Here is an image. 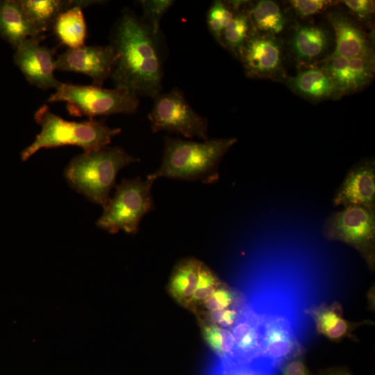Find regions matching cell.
<instances>
[{
  "label": "cell",
  "mask_w": 375,
  "mask_h": 375,
  "mask_svg": "<svg viewBox=\"0 0 375 375\" xmlns=\"http://www.w3.org/2000/svg\"><path fill=\"white\" fill-rule=\"evenodd\" d=\"M236 142L235 138L196 142L166 135L161 165L147 178L154 181L168 178L204 183L215 182L222 157Z\"/></svg>",
  "instance_id": "cell-2"
},
{
  "label": "cell",
  "mask_w": 375,
  "mask_h": 375,
  "mask_svg": "<svg viewBox=\"0 0 375 375\" xmlns=\"http://www.w3.org/2000/svg\"><path fill=\"white\" fill-rule=\"evenodd\" d=\"M342 2L351 12L360 18H367L374 10V1L369 0H345Z\"/></svg>",
  "instance_id": "cell-34"
},
{
  "label": "cell",
  "mask_w": 375,
  "mask_h": 375,
  "mask_svg": "<svg viewBox=\"0 0 375 375\" xmlns=\"http://www.w3.org/2000/svg\"><path fill=\"white\" fill-rule=\"evenodd\" d=\"M333 204L343 208L362 206L375 210V160H360L347 172L335 190Z\"/></svg>",
  "instance_id": "cell-13"
},
{
  "label": "cell",
  "mask_w": 375,
  "mask_h": 375,
  "mask_svg": "<svg viewBox=\"0 0 375 375\" xmlns=\"http://www.w3.org/2000/svg\"><path fill=\"white\" fill-rule=\"evenodd\" d=\"M202 262L188 258L174 267L168 283L172 297L182 306L188 308L194 292Z\"/></svg>",
  "instance_id": "cell-22"
},
{
  "label": "cell",
  "mask_w": 375,
  "mask_h": 375,
  "mask_svg": "<svg viewBox=\"0 0 375 375\" xmlns=\"http://www.w3.org/2000/svg\"><path fill=\"white\" fill-rule=\"evenodd\" d=\"M317 332L333 341L351 338L352 332L360 326L367 323L350 322L343 317V311L338 303L322 304L309 310Z\"/></svg>",
  "instance_id": "cell-18"
},
{
  "label": "cell",
  "mask_w": 375,
  "mask_h": 375,
  "mask_svg": "<svg viewBox=\"0 0 375 375\" xmlns=\"http://www.w3.org/2000/svg\"><path fill=\"white\" fill-rule=\"evenodd\" d=\"M326 375H351V374L343 370H334V371L328 372Z\"/></svg>",
  "instance_id": "cell-36"
},
{
  "label": "cell",
  "mask_w": 375,
  "mask_h": 375,
  "mask_svg": "<svg viewBox=\"0 0 375 375\" xmlns=\"http://www.w3.org/2000/svg\"><path fill=\"white\" fill-rule=\"evenodd\" d=\"M242 303L239 294L222 283L200 306L202 307V311H212L226 309Z\"/></svg>",
  "instance_id": "cell-31"
},
{
  "label": "cell",
  "mask_w": 375,
  "mask_h": 375,
  "mask_svg": "<svg viewBox=\"0 0 375 375\" xmlns=\"http://www.w3.org/2000/svg\"><path fill=\"white\" fill-rule=\"evenodd\" d=\"M203 338L218 359H229L233 350V338L230 329L199 319Z\"/></svg>",
  "instance_id": "cell-27"
},
{
  "label": "cell",
  "mask_w": 375,
  "mask_h": 375,
  "mask_svg": "<svg viewBox=\"0 0 375 375\" xmlns=\"http://www.w3.org/2000/svg\"><path fill=\"white\" fill-rule=\"evenodd\" d=\"M90 5L82 4L72 7L61 13L52 28L59 40L69 49L85 45L87 27L83 8Z\"/></svg>",
  "instance_id": "cell-23"
},
{
  "label": "cell",
  "mask_w": 375,
  "mask_h": 375,
  "mask_svg": "<svg viewBox=\"0 0 375 375\" xmlns=\"http://www.w3.org/2000/svg\"><path fill=\"white\" fill-rule=\"evenodd\" d=\"M132 11L117 20L110 45L116 58L110 75L115 88L154 98L162 91V67L157 38Z\"/></svg>",
  "instance_id": "cell-1"
},
{
  "label": "cell",
  "mask_w": 375,
  "mask_h": 375,
  "mask_svg": "<svg viewBox=\"0 0 375 375\" xmlns=\"http://www.w3.org/2000/svg\"><path fill=\"white\" fill-rule=\"evenodd\" d=\"M153 99V105L148 115L153 133L166 131L208 140V120L191 107L179 88L161 92Z\"/></svg>",
  "instance_id": "cell-9"
},
{
  "label": "cell",
  "mask_w": 375,
  "mask_h": 375,
  "mask_svg": "<svg viewBox=\"0 0 375 375\" xmlns=\"http://www.w3.org/2000/svg\"><path fill=\"white\" fill-rule=\"evenodd\" d=\"M288 82L294 92L311 101H318L341 96L331 78L321 68L311 67L301 71Z\"/></svg>",
  "instance_id": "cell-20"
},
{
  "label": "cell",
  "mask_w": 375,
  "mask_h": 375,
  "mask_svg": "<svg viewBox=\"0 0 375 375\" xmlns=\"http://www.w3.org/2000/svg\"><path fill=\"white\" fill-rule=\"evenodd\" d=\"M222 283L217 275L203 262L188 309L194 311L197 310Z\"/></svg>",
  "instance_id": "cell-29"
},
{
  "label": "cell",
  "mask_w": 375,
  "mask_h": 375,
  "mask_svg": "<svg viewBox=\"0 0 375 375\" xmlns=\"http://www.w3.org/2000/svg\"><path fill=\"white\" fill-rule=\"evenodd\" d=\"M330 37L326 29L317 25L298 26L291 38V49L300 62L316 60L326 51Z\"/></svg>",
  "instance_id": "cell-21"
},
{
  "label": "cell",
  "mask_w": 375,
  "mask_h": 375,
  "mask_svg": "<svg viewBox=\"0 0 375 375\" xmlns=\"http://www.w3.org/2000/svg\"><path fill=\"white\" fill-rule=\"evenodd\" d=\"M244 303L224 310L201 311L199 318L231 330L237 322Z\"/></svg>",
  "instance_id": "cell-32"
},
{
  "label": "cell",
  "mask_w": 375,
  "mask_h": 375,
  "mask_svg": "<svg viewBox=\"0 0 375 375\" xmlns=\"http://www.w3.org/2000/svg\"><path fill=\"white\" fill-rule=\"evenodd\" d=\"M328 19L335 33V49L328 58H374L367 35L348 17L339 12L329 13Z\"/></svg>",
  "instance_id": "cell-16"
},
{
  "label": "cell",
  "mask_w": 375,
  "mask_h": 375,
  "mask_svg": "<svg viewBox=\"0 0 375 375\" xmlns=\"http://www.w3.org/2000/svg\"><path fill=\"white\" fill-rule=\"evenodd\" d=\"M248 14L254 32L275 37L284 28L285 20L283 14L274 1H257L248 10Z\"/></svg>",
  "instance_id": "cell-24"
},
{
  "label": "cell",
  "mask_w": 375,
  "mask_h": 375,
  "mask_svg": "<svg viewBox=\"0 0 375 375\" xmlns=\"http://www.w3.org/2000/svg\"><path fill=\"white\" fill-rule=\"evenodd\" d=\"M281 375H310L303 360L292 357L284 362Z\"/></svg>",
  "instance_id": "cell-35"
},
{
  "label": "cell",
  "mask_w": 375,
  "mask_h": 375,
  "mask_svg": "<svg viewBox=\"0 0 375 375\" xmlns=\"http://www.w3.org/2000/svg\"><path fill=\"white\" fill-rule=\"evenodd\" d=\"M238 9L236 8L233 1L228 3L222 1H213L209 8L206 17L207 25L209 31L218 43L221 42L224 28Z\"/></svg>",
  "instance_id": "cell-28"
},
{
  "label": "cell",
  "mask_w": 375,
  "mask_h": 375,
  "mask_svg": "<svg viewBox=\"0 0 375 375\" xmlns=\"http://www.w3.org/2000/svg\"><path fill=\"white\" fill-rule=\"evenodd\" d=\"M290 3L296 13L301 17L317 14L332 3L326 0H292Z\"/></svg>",
  "instance_id": "cell-33"
},
{
  "label": "cell",
  "mask_w": 375,
  "mask_h": 375,
  "mask_svg": "<svg viewBox=\"0 0 375 375\" xmlns=\"http://www.w3.org/2000/svg\"><path fill=\"white\" fill-rule=\"evenodd\" d=\"M174 3L172 0H142L140 1L143 12L142 20L154 36H159L160 22Z\"/></svg>",
  "instance_id": "cell-30"
},
{
  "label": "cell",
  "mask_w": 375,
  "mask_h": 375,
  "mask_svg": "<svg viewBox=\"0 0 375 375\" xmlns=\"http://www.w3.org/2000/svg\"><path fill=\"white\" fill-rule=\"evenodd\" d=\"M38 35L21 0L0 1V36L15 49L26 39Z\"/></svg>",
  "instance_id": "cell-17"
},
{
  "label": "cell",
  "mask_w": 375,
  "mask_h": 375,
  "mask_svg": "<svg viewBox=\"0 0 375 375\" xmlns=\"http://www.w3.org/2000/svg\"><path fill=\"white\" fill-rule=\"evenodd\" d=\"M237 10L230 22L224 28L220 44L238 58L240 51L253 32L248 10Z\"/></svg>",
  "instance_id": "cell-25"
},
{
  "label": "cell",
  "mask_w": 375,
  "mask_h": 375,
  "mask_svg": "<svg viewBox=\"0 0 375 375\" xmlns=\"http://www.w3.org/2000/svg\"><path fill=\"white\" fill-rule=\"evenodd\" d=\"M321 69L342 95L359 91L372 81L374 74V58H327Z\"/></svg>",
  "instance_id": "cell-14"
},
{
  "label": "cell",
  "mask_w": 375,
  "mask_h": 375,
  "mask_svg": "<svg viewBox=\"0 0 375 375\" xmlns=\"http://www.w3.org/2000/svg\"><path fill=\"white\" fill-rule=\"evenodd\" d=\"M260 320V355L280 367L294 357L299 344L294 322L288 305L282 299L253 302Z\"/></svg>",
  "instance_id": "cell-7"
},
{
  "label": "cell",
  "mask_w": 375,
  "mask_h": 375,
  "mask_svg": "<svg viewBox=\"0 0 375 375\" xmlns=\"http://www.w3.org/2000/svg\"><path fill=\"white\" fill-rule=\"evenodd\" d=\"M154 181L140 176L124 178L115 186L112 197L103 207L97 226L110 233L123 231L135 233L144 215L153 208L151 188Z\"/></svg>",
  "instance_id": "cell-6"
},
{
  "label": "cell",
  "mask_w": 375,
  "mask_h": 375,
  "mask_svg": "<svg viewBox=\"0 0 375 375\" xmlns=\"http://www.w3.org/2000/svg\"><path fill=\"white\" fill-rule=\"evenodd\" d=\"M24 10L38 35L52 28L58 16L78 5H92L101 1L21 0Z\"/></svg>",
  "instance_id": "cell-19"
},
{
  "label": "cell",
  "mask_w": 375,
  "mask_h": 375,
  "mask_svg": "<svg viewBox=\"0 0 375 375\" xmlns=\"http://www.w3.org/2000/svg\"><path fill=\"white\" fill-rule=\"evenodd\" d=\"M324 237L345 243L360 254L371 270L375 266V210L350 206L333 212L322 226Z\"/></svg>",
  "instance_id": "cell-8"
},
{
  "label": "cell",
  "mask_w": 375,
  "mask_h": 375,
  "mask_svg": "<svg viewBox=\"0 0 375 375\" xmlns=\"http://www.w3.org/2000/svg\"><path fill=\"white\" fill-rule=\"evenodd\" d=\"M278 368L261 358L247 362L218 359L210 375H277Z\"/></svg>",
  "instance_id": "cell-26"
},
{
  "label": "cell",
  "mask_w": 375,
  "mask_h": 375,
  "mask_svg": "<svg viewBox=\"0 0 375 375\" xmlns=\"http://www.w3.org/2000/svg\"><path fill=\"white\" fill-rule=\"evenodd\" d=\"M47 101L65 102L70 115L90 119L115 114L131 115L138 111L140 104L139 97L123 88L63 83Z\"/></svg>",
  "instance_id": "cell-5"
},
{
  "label": "cell",
  "mask_w": 375,
  "mask_h": 375,
  "mask_svg": "<svg viewBox=\"0 0 375 375\" xmlns=\"http://www.w3.org/2000/svg\"><path fill=\"white\" fill-rule=\"evenodd\" d=\"M34 118L41 131L32 144L21 152L23 161L42 149L72 145L81 147L84 151L100 149L108 147L122 131L119 128L108 126L103 120H65L52 112L47 105L36 110Z\"/></svg>",
  "instance_id": "cell-3"
},
{
  "label": "cell",
  "mask_w": 375,
  "mask_h": 375,
  "mask_svg": "<svg viewBox=\"0 0 375 375\" xmlns=\"http://www.w3.org/2000/svg\"><path fill=\"white\" fill-rule=\"evenodd\" d=\"M238 59L249 78L278 79L283 76L281 47L274 36L253 31Z\"/></svg>",
  "instance_id": "cell-12"
},
{
  "label": "cell",
  "mask_w": 375,
  "mask_h": 375,
  "mask_svg": "<svg viewBox=\"0 0 375 375\" xmlns=\"http://www.w3.org/2000/svg\"><path fill=\"white\" fill-rule=\"evenodd\" d=\"M231 331L233 350L229 360L247 362L260 358V320L254 303L243 304L239 317Z\"/></svg>",
  "instance_id": "cell-15"
},
{
  "label": "cell",
  "mask_w": 375,
  "mask_h": 375,
  "mask_svg": "<svg viewBox=\"0 0 375 375\" xmlns=\"http://www.w3.org/2000/svg\"><path fill=\"white\" fill-rule=\"evenodd\" d=\"M44 36L30 37L15 50L13 60L28 82L40 89L47 90L60 86L54 76L56 49L40 44Z\"/></svg>",
  "instance_id": "cell-11"
},
{
  "label": "cell",
  "mask_w": 375,
  "mask_h": 375,
  "mask_svg": "<svg viewBox=\"0 0 375 375\" xmlns=\"http://www.w3.org/2000/svg\"><path fill=\"white\" fill-rule=\"evenodd\" d=\"M138 160L121 147L108 146L75 156L64 175L71 188L103 207L110 198L118 172Z\"/></svg>",
  "instance_id": "cell-4"
},
{
  "label": "cell",
  "mask_w": 375,
  "mask_h": 375,
  "mask_svg": "<svg viewBox=\"0 0 375 375\" xmlns=\"http://www.w3.org/2000/svg\"><path fill=\"white\" fill-rule=\"evenodd\" d=\"M115 53L109 45H84L68 49L55 59L56 70L81 73L90 77L92 85L102 87L110 78Z\"/></svg>",
  "instance_id": "cell-10"
}]
</instances>
